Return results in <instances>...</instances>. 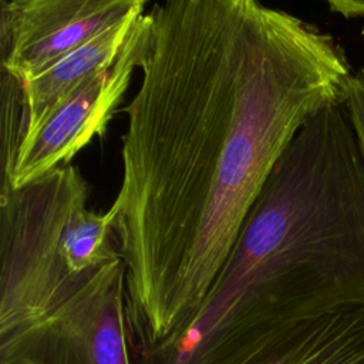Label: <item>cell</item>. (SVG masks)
Here are the masks:
<instances>
[{"instance_id": "9", "label": "cell", "mask_w": 364, "mask_h": 364, "mask_svg": "<svg viewBox=\"0 0 364 364\" xmlns=\"http://www.w3.org/2000/svg\"><path fill=\"white\" fill-rule=\"evenodd\" d=\"M1 100V176L0 186H6L21 145L23 138V98L21 82L4 71H0Z\"/></svg>"}, {"instance_id": "3", "label": "cell", "mask_w": 364, "mask_h": 364, "mask_svg": "<svg viewBox=\"0 0 364 364\" xmlns=\"http://www.w3.org/2000/svg\"><path fill=\"white\" fill-rule=\"evenodd\" d=\"M88 198L73 165L0 189V336L50 314L122 260L112 212L88 209Z\"/></svg>"}, {"instance_id": "8", "label": "cell", "mask_w": 364, "mask_h": 364, "mask_svg": "<svg viewBox=\"0 0 364 364\" xmlns=\"http://www.w3.org/2000/svg\"><path fill=\"white\" fill-rule=\"evenodd\" d=\"M144 13L145 11L128 17L100 33L44 73L21 84V144L43 127L60 102L78 85L115 63L136 20Z\"/></svg>"}, {"instance_id": "12", "label": "cell", "mask_w": 364, "mask_h": 364, "mask_svg": "<svg viewBox=\"0 0 364 364\" xmlns=\"http://www.w3.org/2000/svg\"><path fill=\"white\" fill-rule=\"evenodd\" d=\"M361 34H363V41H364V30L361 31Z\"/></svg>"}, {"instance_id": "1", "label": "cell", "mask_w": 364, "mask_h": 364, "mask_svg": "<svg viewBox=\"0 0 364 364\" xmlns=\"http://www.w3.org/2000/svg\"><path fill=\"white\" fill-rule=\"evenodd\" d=\"M144 20L109 206L132 355L195 317L277 159L353 77L330 34L256 0H168Z\"/></svg>"}, {"instance_id": "11", "label": "cell", "mask_w": 364, "mask_h": 364, "mask_svg": "<svg viewBox=\"0 0 364 364\" xmlns=\"http://www.w3.org/2000/svg\"><path fill=\"white\" fill-rule=\"evenodd\" d=\"M328 9L346 18L364 17V0H330Z\"/></svg>"}, {"instance_id": "5", "label": "cell", "mask_w": 364, "mask_h": 364, "mask_svg": "<svg viewBox=\"0 0 364 364\" xmlns=\"http://www.w3.org/2000/svg\"><path fill=\"white\" fill-rule=\"evenodd\" d=\"M146 6L144 0H0V71L24 84Z\"/></svg>"}, {"instance_id": "7", "label": "cell", "mask_w": 364, "mask_h": 364, "mask_svg": "<svg viewBox=\"0 0 364 364\" xmlns=\"http://www.w3.org/2000/svg\"><path fill=\"white\" fill-rule=\"evenodd\" d=\"M232 364H364V307L289 326Z\"/></svg>"}, {"instance_id": "10", "label": "cell", "mask_w": 364, "mask_h": 364, "mask_svg": "<svg viewBox=\"0 0 364 364\" xmlns=\"http://www.w3.org/2000/svg\"><path fill=\"white\" fill-rule=\"evenodd\" d=\"M346 102L364 152V67L353 73L347 87Z\"/></svg>"}, {"instance_id": "2", "label": "cell", "mask_w": 364, "mask_h": 364, "mask_svg": "<svg viewBox=\"0 0 364 364\" xmlns=\"http://www.w3.org/2000/svg\"><path fill=\"white\" fill-rule=\"evenodd\" d=\"M364 307V152L347 107L297 131L195 317L134 364H232L299 321Z\"/></svg>"}, {"instance_id": "4", "label": "cell", "mask_w": 364, "mask_h": 364, "mask_svg": "<svg viewBox=\"0 0 364 364\" xmlns=\"http://www.w3.org/2000/svg\"><path fill=\"white\" fill-rule=\"evenodd\" d=\"M0 364H134L122 260L50 314L0 336Z\"/></svg>"}, {"instance_id": "6", "label": "cell", "mask_w": 364, "mask_h": 364, "mask_svg": "<svg viewBox=\"0 0 364 364\" xmlns=\"http://www.w3.org/2000/svg\"><path fill=\"white\" fill-rule=\"evenodd\" d=\"M145 13L136 20L115 63L78 85L51 112L43 127L27 138L16 156L9 183L0 189L20 188L47 172L68 165L94 136L104 135L112 112L139 67Z\"/></svg>"}]
</instances>
